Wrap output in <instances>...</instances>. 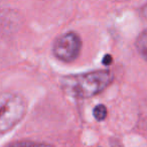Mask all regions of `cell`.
<instances>
[{"label": "cell", "instance_id": "1", "mask_svg": "<svg viewBox=\"0 0 147 147\" xmlns=\"http://www.w3.org/2000/svg\"><path fill=\"white\" fill-rule=\"evenodd\" d=\"M113 81L110 71H94L63 77L61 80L63 90L75 98H90L103 92Z\"/></svg>", "mask_w": 147, "mask_h": 147}, {"label": "cell", "instance_id": "2", "mask_svg": "<svg viewBox=\"0 0 147 147\" xmlns=\"http://www.w3.org/2000/svg\"><path fill=\"white\" fill-rule=\"evenodd\" d=\"M26 113V102L18 94L4 92L0 94V134L11 130Z\"/></svg>", "mask_w": 147, "mask_h": 147}, {"label": "cell", "instance_id": "3", "mask_svg": "<svg viewBox=\"0 0 147 147\" xmlns=\"http://www.w3.org/2000/svg\"><path fill=\"white\" fill-rule=\"evenodd\" d=\"M82 49V40L74 31L63 33L55 40L53 53L57 59L63 63H71L78 59Z\"/></svg>", "mask_w": 147, "mask_h": 147}, {"label": "cell", "instance_id": "4", "mask_svg": "<svg viewBox=\"0 0 147 147\" xmlns=\"http://www.w3.org/2000/svg\"><path fill=\"white\" fill-rule=\"evenodd\" d=\"M135 45L140 57L147 63V28L138 35Z\"/></svg>", "mask_w": 147, "mask_h": 147}, {"label": "cell", "instance_id": "5", "mask_svg": "<svg viewBox=\"0 0 147 147\" xmlns=\"http://www.w3.org/2000/svg\"><path fill=\"white\" fill-rule=\"evenodd\" d=\"M7 147H53L51 144L45 142H35V141L29 140H21L15 141L13 143H10Z\"/></svg>", "mask_w": 147, "mask_h": 147}, {"label": "cell", "instance_id": "6", "mask_svg": "<svg viewBox=\"0 0 147 147\" xmlns=\"http://www.w3.org/2000/svg\"><path fill=\"white\" fill-rule=\"evenodd\" d=\"M93 116L97 121H103L107 117V108L103 104H99L93 110Z\"/></svg>", "mask_w": 147, "mask_h": 147}, {"label": "cell", "instance_id": "7", "mask_svg": "<svg viewBox=\"0 0 147 147\" xmlns=\"http://www.w3.org/2000/svg\"><path fill=\"white\" fill-rule=\"evenodd\" d=\"M111 61H112V57H111L109 55H107L106 57H104V59H103V63H104L105 65H110Z\"/></svg>", "mask_w": 147, "mask_h": 147}, {"label": "cell", "instance_id": "8", "mask_svg": "<svg viewBox=\"0 0 147 147\" xmlns=\"http://www.w3.org/2000/svg\"><path fill=\"white\" fill-rule=\"evenodd\" d=\"M111 147H123V146L120 144V143L116 142V141H113V142L111 143Z\"/></svg>", "mask_w": 147, "mask_h": 147}]
</instances>
